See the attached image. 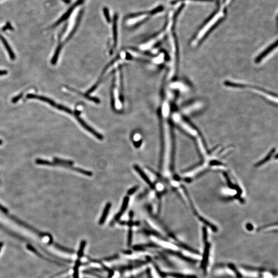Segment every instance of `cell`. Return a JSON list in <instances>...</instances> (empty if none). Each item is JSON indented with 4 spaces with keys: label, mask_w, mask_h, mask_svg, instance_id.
Instances as JSON below:
<instances>
[{
    "label": "cell",
    "mask_w": 278,
    "mask_h": 278,
    "mask_svg": "<svg viewBox=\"0 0 278 278\" xmlns=\"http://www.w3.org/2000/svg\"><path fill=\"white\" fill-rule=\"evenodd\" d=\"M121 69L116 72L112 89V106L114 110H121L122 108V77Z\"/></svg>",
    "instance_id": "1"
},
{
    "label": "cell",
    "mask_w": 278,
    "mask_h": 278,
    "mask_svg": "<svg viewBox=\"0 0 278 278\" xmlns=\"http://www.w3.org/2000/svg\"><path fill=\"white\" fill-rule=\"evenodd\" d=\"M151 15H154L152 11L150 12H142V13H137L136 15L129 16V18L128 19L127 24L129 25H136L141 23L142 22L144 21L148 18L149 16Z\"/></svg>",
    "instance_id": "2"
},
{
    "label": "cell",
    "mask_w": 278,
    "mask_h": 278,
    "mask_svg": "<svg viewBox=\"0 0 278 278\" xmlns=\"http://www.w3.org/2000/svg\"><path fill=\"white\" fill-rule=\"evenodd\" d=\"M134 169L139 174V175L142 178L143 180L146 184H148V185H149V187H151V189H155V187L154 184H152V182L149 179V178L148 177V176L146 175L145 173L142 170V169L139 166H137V165H134Z\"/></svg>",
    "instance_id": "3"
},
{
    "label": "cell",
    "mask_w": 278,
    "mask_h": 278,
    "mask_svg": "<svg viewBox=\"0 0 278 278\" xmlns=\"http://www.w3.org/2000/svg\"><path fill=\"white\" fill-rule=\"evenodd\" d=\"M27 96V98L39 99V100L41 101L48 103V104H50L51 106H53L54 107H55L56 106V103H55L53 101V100H52L49 98L45 97V96L38 95L36 94H28Z\"/></svg>",
    "instance_id": "4"
},
{
    "label": "cell",
    "mask_w": 278,
    "mask_h": 278,
    "mask_svg": "<svg viewBox=\"0 0 278 278\" xmlns=\"http://www.w3.org/2000/svg\"><path fill=\"white\" fill-rule=\"evenodd\" d=\"M129 197H128V196H125V197H124V199H123L122 205V207H121L120 210L119 211V213L116 215V217L114 218V222H116V221H117V220H119V219L121 218V216H122L123 214L124 213V212H125V211L127 210V208L128 205V204H129Z\"/></svg>",
    "instance_id": "5"
},
{
    "label": "cell",
    "mask_w": 278,
    "mask_h": 278,
    "mask_svg": "<svg viewBox=\"0 0 278 278\" xmlns=\"http://www.w3.org/2000/svg\"><path fill=\"white\" fill-rule=\"evenodd\" d=\"M210 244H206L205 247V250H204L202 262H201V267L204 269H205L206 267H207V264H208V256H209V252H210Z\"/></svg>",
    "instance_id": "6"
},
{
    "label": "cell",
    "mask_w": 278,
    "mask_h": 278,
    "mask_svg": "<svg viewBox=\"0 0 278 278\" xmlns=\"http://www.w3.org/2000/svg\"><path fill=\"white\" fill-rule=\"evenodd\" d=\"M111 205H111V202H108L107 204H106L105 207L104 209L103 210V213H102L101 217L99 219V225H103V223H104L106 221V219L107 218L109 212L110 210Z\"/></svg>",
    "instance_id": "7"
},
{
    "label": "cell",
    "mask_w": 278,
    "mask_h": 278,
    "mask_svg": "<svg viewBox=\"0 0 278 278\" xmlns=\"http://www.w3.org/2000/svg\"><path fill=\"white\" fill-rule=\"evenodd\" d=\"M67 166V167H69V168H70V169H73V170L75 171V172L80 173H81V174H83V175L87 176H89V177H91V176H92V173L91 172H90V171H87V170H84V169H80V168H76V167H73V166Z\"/></svg>",
    "instance_id": "8"
},
{
    "label": "cell",
    "mask_w": 278,
    "mask_h": 278,
    "mask_svg": "<svg viewBox=\"0 0 278 278\" xmlns=\"http://www.w3.org/2000/svg\"><path fill=\"white\" fill-rule=\"evenodd\" d=\"M167 275L176 278H197V276L194 275H185L181 273H168Z\"/></svg>",
    "instance_id": "9"
},
{
    "label": "cell",
    "mask_w": 278,
    "mask_h": 278,
    "mask_svg": "<svg viewBox=\"0 0 278 278\" xmlns=\"http://www.w3.org/2000/svg\"><path fill=\"white\" fill-rule=\"evenodd\" d=\"M80 266V262L77 261L74 267V273H73V277L74 278H79L78 276V268Z\"/></svg>",
    "instance_id": "10"
},
{
    "label": "cell",
    "mask_w": 278,
    "mask_h": 278,
    "mask_svg": "<svg viewBox=\"0 0 278 278\" xmlns=\"http://www.w3.org/2000/svg\"><path fill=\"white\" fill-rule=\"evenodd\" d=\"M138 189H139V186H136V187H132L131 189H129V190L128 191V195H132V194L134 193Z\"/></svg>",
    "instance_id": "11"
},
{
    "label": "cell",
    "mask_w": 278,
    "mask_h": 278,
    "mask_svg": "<svg viewBox=\"0 0 278 278\" xmlns=\"http://www.w3.org/2000/svg\"><path fill=\"white\" fill-rule=\"evenodd\" d=\"M80 245H81V246H80V250H79V252H78V255H79L80 257H81L82 255H83V249L84 248V245H85V242L83 241Z\"/></svg>",
    "instance_id": "12"
},
{
    "label": "cell",
    "mask_w": 278,
    "mask_h": 278,
    "mask_svg": "<svg viewBox=\"0 0 278 278\" xmlns=\"http://www.w3.org/2000/svg\"><path fill=\"white\" fill-rule=\"evenodd\" d=\"M204 235H203V238H204V241L205 242H206L207 241V231H206V230H205V229H204Z\"/></svg>",
    "instance_id": "13"
},
{
    "label": "cell",
    "mask_w": 278,
    "mask_h": 278,
    "mask_svg": "<svg viewBox=\"0 0 278 278\" xmlns=\"http://www.w3.org/2000/svg\"><path fill=\"white\" fill-rule=\"evenodd\" d=\"M21 95H20V96H17V97H16V98H14L12 99V102H13V103H16V102H17L18 101V100H19V99H20V98H21Z\"/></svg>",
    "instance_id": "14"
},
{
    "label": "cell",
    "mask_w": 278,
    "mask_h": 278,
    "mask_svg": "<svg viewBox=\"0 0 278 278\" xmlns=\"http://www.w3.org/2000/svg\"><path fill=\"white\" fill-rule=\"evenodd\" d=\"M7 74V71H5V70H0V76L6 75Z\"/></svg>",
    "instance_id": "15"
},
{
    "label": "cell",
    "mask_w": 278,
    "mask_h": 278,
    "mask_svg": "<svg viewBox=\"0 0 278 278\" xmlns=\"http://www.w3.org/2000/svg\"><path fill=\"white\" fill-rule=\"evenodd\" d=\"M193 1H205V2H212L213 0H193Z\"/></svg>",
    "instance_id": "16"
},
{
    "label": "cell",
    "mask_w": 278,
    "mask_h": 278,
    "mask_svg": "<svg viewBox=\"0 0 278 278\" xmlns=\"http://www.w3.org/2000/svg\"><path fill=\"white\" fill-rule=\"evenodd\" d=\"M3 246V242H0V251H1V249Z\"/></svg>",
    "instance_id": "17"
}]
</instances>
